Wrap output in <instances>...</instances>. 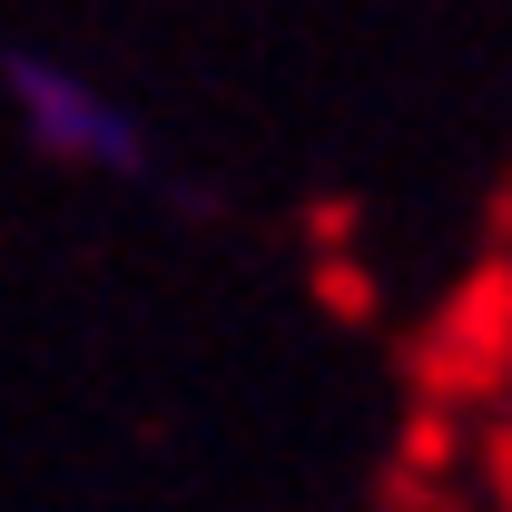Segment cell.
Here are the masks:
<instances>
[{
	"instance_id": "6da1fadb",
	"label": "cell",
	"mask_w": 512,
	"mask_h": 512,
	"mask_svg": "<svg viewBox=\"0 0 512 512\" xmlns=\"http://www.w3.org/2000/svg\"><path fill=\"white\" fill-rule=\"evenodd\" d=\"M0 99L40 158L89 168V178H148V119L89 69L50 60V50H0Z\"/></svg>"
}]
</instances>
